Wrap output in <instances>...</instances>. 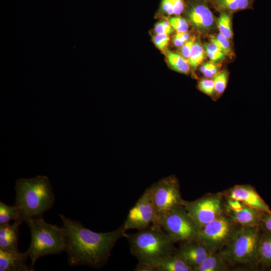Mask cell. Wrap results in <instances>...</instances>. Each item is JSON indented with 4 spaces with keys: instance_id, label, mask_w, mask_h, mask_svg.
<instances>
[{
    "instance_id": "cell-22",
    "label": "cell",
    "mask_w": 271,
    "mask_h": 271,
    "mask_svg": "<svg viewBox=\"0 0 271 271\" xmlns=\"http://www.w3.org/2000/svg\"><path fill=\"white\" fill-rule=\"evenodd\" d=\"M20 218V211L17 206H10L0 201V224L9 223L12 220Z\"/></svg>"
},
{
    "instance_id": "cell-36",
    "label": "cell",
    "mask_w": 271,
    "mask_h": 271,
    "mask_svg": "<svg viewBox=\"0 0 271 271\" xmlns=\"http://www.w3.org/2000/svg\"><path fill=\"white\" fill-rule=\"evenodd\" d=\"M219 72V66L216 64L214 66L209 69L203 74L207 78H211L215 77Z\"/></svg>"
},
{
    "instance_id": "cell-25",
    "label": "cell",
    "mask_w": 271,
    "mask_h": 271,
    "mask_svg": "<svg viewBox=\"0 0 271 271\" xmlns=\"http://www.w3.org/2000/svg\"><path fill=\"white\" fill-rule=\"evenodd\" d=\"M206 55L211 62L215 63L223 59L227 53L222 51L215 44L210 43L204 45Z\"/></svg>"
},
{
    "instance_id": "cell-35",
    "label": "cell",
    "mask_w": 271,
    "mask_h": 271,
    "mask_svg": "<svg viewBox=\"0 0 271 271\" xmlns=\"http://www.w3.org/2000/svg\"><path fill=\"white\" fill-rule=\"evenodd\" d=\"M135 271H156L155 267L150 264L139 261L134 269Z\"/></svg>"
},
{
    "instance_id": "cell-1",
    "label": "cell",
    "mask_w": 271,
    "mask_h": 271,
    "mask_svg": "<svg viewBox=\"0 0 271 271\" xmlns=\"http://www.w3.org/2000/svg\"><path fill=\"white\" fill-rule=\"evenodd\" d=\"M66 232L65 251L71 266L86 265L95 269L105 265L116 241L127 234L123 224L107 232H96L85 227L79 221L59 214Z\"/></svg>"
},
{
    "instance_id": "cell-18",
    "label": "cell",
    "mask_w": 271,
    "mask_h": 271,
    "mask_svg": "<svg viewBox=\"0 0 271 271\" xmlns=\"http://www.w3.org/2000/svg\"><path fill=\"white\" fill-rule=\"evenodd\" d=\"M230 267L219 250L210 253L193 271H225Z\"/></svg>"
},
{
    "instance_id": "cell-29",
    "label": "cell",
    "mask_w": 271,
    "mask_h": 271,
    "mask_svg": "<svg viewBox=\"0 0 271 271\" xmlns=\"http://www.w3.org/2000/svg\"><path fill=\"white\" fill-rule=\"evenodd\" d=\"M199 89L208 96H212L215 93L214 81L210 78L201 79L198 84Z\"/></svg>"
},
{
    "instance_id": "cell-4",
    "label": "cell",
    "mask_w": 271,
    "mask_h": 271,
    "mask_svg": "<svg viewBox=\"0 0 271 271\" xmlns=\"http://www.w3.org/2000/svg\"><path fill=\"white\" fill-rule=\"evenodd\" d=\"M25 222L31 232V243L27 251L33 267L39 258L65 251L66 235L63 226L46 222L43 216L29 218Z\"/></svg>"
},
{
    "instance_id": "cell-13",
    "label": "cell",
    "mask_w": 271,
    "mask_h": 271,
    "mask_svg": "<svg viewBox=\"0 0 271 271\" xmlns=\"http://www.w3.org/2000/svg\"><path fill=\"white\" fill-rule=\"evenodd\" d=\"M188 20L198 30L205 32L214 26L215 18L209 8L203 3L192 4L186 12Z\"/></svg>"
},
{
    "instance_id": "cell-38",
    "label": "cell",
    "mask_w": 271,
    "mask_h": 271,
    "mask_svg": "<svg viewBox=\"0 0 271 271\" xmlns=\"http://www.w3.org/2000/svg\"><path fill=\"white\" fill-rule=\"evenodd\" d=\"M186 42L176 35L174 37L173 43L177 47H181Z\"/></svg>"
},
{
    "instance_id": "cell-17",
    "label": "cell",
    "mask_w": 271,
    "mask_h": 271,
    "mask_svg": "<svg viewBox=\"0 0 271 271\" xmlns=\"http://www.w3.org/2000/svg\"><path fill=\"white\" fill-rule=\"evenodd\" d=\"M156 271H193L192 267L176 251L155 265Z\"/></svg>"
},
{
    "instance_id": "cell-3",
    "label": "cell",
    "mask_w": 271,
    "mask_h": 271,
    "mask_svg": "<svg viewBox=\"0 0 271 271\" xmlns=\"http://www.w3.org/2000/svg\"><path fill=\"white\" fill-rule=\"evenodd\" d=\"M126 238L131 253L139 261L154 266L176 249L175 242L158 224H152L135 233L127 234Z\"/></svg>"
},
{
    "instance_id": "cell-2",
    "label": "cell",
    "mask_w": 271,
    "mask_h": 271,
    "mask_svg": "<svg viewBox=\"0 0 271 271\" xmlns=\"http://www.w3.org/2000/svg\"><path fill=\"white\" fill-rule=\"evenodd\" d=\"M15 189V205L19 208L20 219L23 221L29 218L43 216L55 202V196L46 176L19 179L16 182Z\"/></svg>"
},
{
    "instance_id": "cell-39",
    "label": "cell",
    "mask_w": 271,
    "mask_h": 271,
    "mask_svg": "<svg viewBox=\"0 0 271 271\" xmlns=\"http://www.w3.org/2000/svg\"><path fill=\"white\" fill-rule=\"evenodd\" d=\"M176 35L185 42H187L190 39V35L187 32L177 33Z\"/></svg>"
},
{
    "instance_id": "cell-26",
    "label": "cell",
    "mask_w": 271,
    "mask_h": 271,
    "mask_svg": "<svg viewBox=\"0 0 271 271\" xmlns=\"http://www.w3.org/2000/svg\"><path fill=\"white\" fill-rule=\"evenodd\" d=\"M228 79V73L223 70L219 72L215 77L213 78L214 83L215 94L219 96L225 91Z\"/></svg>"
},
{
    "instance_id": "cell-5",
    "label": "cell",
    "mask_w": 271,
    "mask_h": 271,
    "mask_svg": "<svg viewBox=\"0 0 271 271\" xmlns=\"http://www.w3.org/2000/svg\"><path fill=\"white\" fill-rule=\"evenodd\" d=\"M261 233L259 226L240 227L220 250L230 267L259 268L258 248Z\"/></svg>"
},
{
    "instance_id": "cell-8",
    "label": "cell",
    "mask_w": 271,
    "mask_h": 271,
    "mask_svg": "<svg viewBox=\"0 0 271 271\" xmlns=\"http://www.w3.org/2000/svg\"><path fill=\"white\" fill-rule=\"evenodd\" d=\"M158 225L175 242L196 239L199 231L198 225L184 206H179L165 215Z\"/></svg>"
},
{
    "instance_id": "cell-21",
    "label": "cell",
    "mask_w": 271,
    "mask_h": 271,
    "mask_svg": "<svg viewBox=\"0 0 271 271\" xmlns=\"http://www.w3.org/2000/svg\"><path fill=\"white\" fill-rule=\"evenodd\" d=\"M167 60L171 68L178 72L187 74L190 72V67L185 58L178 53L167 51Z\"/></svg>"
},
{
    "instance_id": "cell-14",
    "label": "cell",
    "mask_w": 271,
    "mask_h": 271,
    "mask_svg": "<svg viewBox=\"0 0 271 271\" xmlns=\"http://www.w3.org/2000/svg\"><path fill=\"white\" fill-rule=\"evenodd\" d=\"M28 251L15 252L0 248L1 271H33L34 267L28 266Z\"/></svg>"
},
{
    "instance_id": "cell-30",
    "label": "cell",
    "mask_w": 271,
    "mask_h": 271,
    "mask_svg": "<svg viewBox=\"0 0 271 271\" xmlns=\"http://www.w3.org/2000/svg\"><path fill=\"white\" fill-rule=\"evenodd\" d=\"M173 29L168 21H163L156 25L155 32L157 34L169 35L173 32Z\"/></svg>"
},
{
    "instance_id": "cell-9",
    "label": "cell",
    "mask_w": 271,
    "mask_h": 271,
    "mask_svg": "<svg viewBox=\"0 0 271 271\" xmlns=\"http://www.w3.org/2000/svg\"><path fill=\"white\" fill-rule=\"evenodd\" d=\"M224 202L220 192L207 193L193 201L185 200L183 206L200 229L224 213Z\"/></svg>"
},
{
    "instance_id": "cell-37",
    "label": "cell",
    "mask_w": 271,
    "mask_h": 271,
    "mask_svg": "<svg viewBox=\"0 0 271 271\" xmlns=\"http://www.w3.org/2000/svg\"><path fill=\"white\" fill-rule=\"evenodd\" d=\"M216 64L212 62H206L201 66L200 67V71L203 74L209 69L214 66Z\"/></svg>"
},
{
    "instance_id": "cell-16",
    "label": "cell",
    "mask_w": 271,
    "mask_h": 271,
    "mask_svg": "<svg viewBox=\"0 0 271 271\" xmlns=\"http://www.w3.org/2000/svg\"><path fill=\"white\" fill-rule=\"evenodd\" d=\"M13 224H0V248L20 252L18 247L19 227L23 221L14 220Z\"/></svg>"
},
{
    "instance_id": "cell-40",
    "label": "cell",
    "mask_w": 271,
    "mask_h": 271,
    "mask_svg": "<svg viewBox=\"0 0 271 271\" xmlns=\"http://www.w3.org/2000/svg\"><path fill=\"white\" fill-rule=\"evenodd\" d=\"M269 270H271V268Z\"/></svg>"
},
{
    "instance_id": "cell-23",
    "label": "cell",
    "mask_w": 271,
    "mask_h": 271,
    "mask_svg": "<svg viewBox=\"0 0 271 271\" xmlns=\"http://www.w3.org/2000/svg\"><path fill=\"white\" fill-rule=\"evenodd\" d=\"M206 54L205 51L199 42L195 41L187 59L190 68L195 70L204 60Z\"/></svg>"
},
{
    "instance_id": "cell-20",
    "label": "cell",
    "mask_w": 271,
    "mask_h": 271,
    "mask_svg": "<svg viewBox=\"0 0 271 271\" xmlns=\"http://www.w3.org/2000/svg\"><path fill=\"white\" fill-rule=\"evenodd\" d=\"M253 2V0H215L214 5L220 11L231 13L249 8Z\"/></svg>"
},
{
    "instance_id": "cell-19",
    "label": "cell",
    "mask_w": 271,
    "mask_h": 271,
    "mask_svg": "<svg viewBox=\"0 0 271 271\" xmlns=\"http://www.w3.org/2000/svg\"><path fill=\"white\" fill-rule=\"evenodd\" d=\"M259 268H271V233L261 232L258 248Z\"/></svg>"
},
{
    "instance_id": "cell-24",
    "label": "cell",
    "mask_w": 271,
    "mask_h": 271,
    "mask_svg": "<svg viewBox=\"0 0 271 271\" xmlns=\"http://www.w3.org/2000/svg\"><path fill=\"white\" fill-rule=\"evenodd\" d=\"M217 22L219 33L228 40H230L233 35L230 13L225 11H221Z\"/></svg>"
},
{
    "instance_id": "cell-15",
    "label": "cell",
    "mask_w": 271,
    "mask_h": 271,
    "mask_svg": "<svg viewBox=\"0 0 271 271\" xmlns=\"http://www.w3.org/2000/svg\"><path fill=\"white\" fill-rule=\"evenodd\" d=\"M265 212L244 204L239 210H233L225 206L224 213L241 226H259Z\"/></svg>"
},
{
    "instance_id": "cell-11",
    "label": "cell",
    "mask_w": 271,
    "mask_h": 271,
    "mask_svg": "<svg viewBox=\"0 0 271 271\" xmlns=\"http://www.w3.org/2000/svg\"><path fill=\"white\" fill-rule=\"evenodd\" d=\"M220 193L225 199L236 200L261 211L271 212L268 205L255 188L249 184L235 185Z\"/></svg>"
},
{
    "instance_id": "cell-28",
    "label": "cell",
    "mask_w": 271,
    "mask_h": 271,
    "mask_svg": "<svg viewBox=\"0 0 271 271\" xmlns=\"http://www.w3.org/2000/svg\"><path fill=\"white\" fill-rule=\"evenodd\" d=\"M210 42L215 44L222 51L227 54L230 50V43L229 40L219 33L216 35L212 36L210 39Z\"/></svg>"
},
{
    "instance_id": "cell-31",
    "label": "cell",
    "mask_w": 271,
    "mask_h": 271,
    "mask_svg": "<svg viewBox=\"0 0 271 271\" xmlns=\"http://www.w3.org/2000/svg\"><path fill=\"white\" fill-rule=\"evenodd\" d=\"M169 37L166 34H157L153 38V41L159 49L164 50L167 47L169 42Z\"/></svg>"
},
{
    "instance_id": "cell-7",
    "label": "cell",
    "mask_w": 271,
    "mask_h": 271,
    "mask_svg": "<svg viewBox=\"0 0 271 271\" xmlns=\"http://www.w3.org/2000/svg\"><path fill=\"white\" fill-rule=\"evenodd\" d=\"M241 226L223 213L201 228L196 239L213 253L225 246Z\"/></svg>"
},
{
    "instance_id": "cell-32",
    "label": "cell",
    "mask_w": 271,
    "mask_h": 271,
    "mask_svg": "<svg viewBox=\"0 0 271 271\" xmlns=\"http://www.w3.org/2000/svg\"><path fill=\"white\" fill-rule=\"evenodd\" d=\"M259 227L261 232L271 233V212H264Z\"/></svg>"
},
{
    "instance_id": "cell-12",
    "label": "cell",
    "mask_w": 271,
    "mask_h": 271,
    "mask_svg": "<svg viewBox=\"0 0 271 271\" xmlns=\"http://www.w3.org/2000/svg\"><path fill=\"white\" fill-rule=\"evenodd\" d=\"M176 252L182 256L192 270L199 265L211 252L196 239L181 242Z\"/></svg>"
},
{
    "instance_id": "cell-34",
    "label": "cell",
    "mask_w": 271,
    "mask_h": 271,
    "mask_svg": "<svg viewBox=\"0 0 271 271\" xmlns=\"http://www.w3.org/2000/svg\"><path fill=\"white\" fill-rule=\"evenodd\" d=\"M174 10V15H180L184 9V0H169Z\"/></svg>"
},
{
    "instance_id": "cell-6",
    "label": "cell",
    "mask_w": 271,
    "mask_h": 271,
    "mask_svg": "<svg viewBox=\"0 0 271 271\" xmlns=\"http://www.w3.org/2000/svg\"><path fill=\"white\" fill-rule=\"evenodd\" d=\"M149 188L155 211L152 224H158L165 215L183 206L185 200L182 197L179 181L175 175L164 177Z\"/></svg>"
},
{
    "instance_id": "cell-10",
    "label": "cell",
    "mask_w": 271,
    "mask_h": 271,
    "mask_svg": "<svg viewBox=\"0 0 271 271\" xmlns=\"http://www.w3.org/2000/svg\"><path fill=\"white\" fill-rule=\"evenodd\" d=\"M155 219V209L148 187L129 210L123 224L126 231L131 229L142 230L153 223Z\"/></svg>"
},
{
    "instance_id": "cell-27",
    "label": "cell",
    "mask_w": 271,
    "mask_h": 271,
    "mask_svg": "<svg viewBox=\"0 0 271 271\" xmlns=\"http://www.w3.org/2000/svg\"><path fill=\"white\" fill-rule=\"evenodd\" d=\"M168 22L177 33L187 32L188 30L189 25L187 21L181 17H170L168 19Z\"/></svg>"
},
{
    "instance_id": "cell-33",
    "label": "cell",
    "mask_w": 271,
    "mask_h": 271,
    "mask_svg": "<svg viewBox=\"0 0 271 271\" xmlns=\"http://www.w3.org/2000/svg\"><path fill=\"white\" fill-rule=\"evenodd\" d=\"M194 42L195 39L194 38L189 39L179 49V51L181 53L182 56L186 59H187V60L190 55L192 48L193 46Z\"/></svg>"
}]
</instances>
